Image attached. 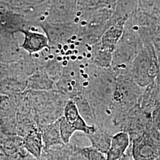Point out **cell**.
Wrapping results in <instances>:
<instances>
[{"label":"cell","instance_id":"ee69618b","mask_svg":"<svg viewBox=\"0 0 160 160\" xmlns=\"http://www.w3.org/2000/svg\"><path fill=\"white\" fill-rule=\"evenodd\" d=\"M67 42H68V43H71V39H68V41H67Z\"/></svg>","mask_w":160,"mask_h":160},{"label":"cell","instance_id":"484cf974","mask_svg":"<svg viewBox=\"0 0 160 160\" xmlns=\"http://www.w3.org/2000/svg\"><path fill=\"white\" fill-rule=\"evenodd\" d=\"M72 90H73V88H72V86H71L69 87L68 88V90L69 92H71V91H72Z\"/></svg>","mask_w":160,"mask_h":160},{"label":"cell","instance_id":"9c48e42d","mask_svg":"<svg viewBox=\"0 0 160 160\" xmlns=\"http://www.w3.org/2000/svg\"><path fill=\"white\" fill-rule=\"evenodd\" d=\"M87 160H106V155L91 147L76 148Z\"/></svg>","mask_w":160,"mask_h":160},{"label":"cell","instance_id":"cb8c5ba5","mask_svg":"<svg viewBox=\"0 0 160 160\" xmlns=\"http://www.w3.org/2000/svg\"><path fill=\"white\" fill-rule=\"evenodd\" d=\"M60 52H61V55H62L63 56H64V55H65V51H63V49H62V50H61V51H60Z\"/></svg>","mask_w":160,"mask_h":160},{"label":"cell","instance_id":"ab89813d","mask_svg":"<svg viewBox=\"0 0 160 160\" xmlns=\"http://www.w3.org/2000/svg\"><path fill=\"white\" fill-rule=\"evenodd\" d=\"M80 72L82 74L83 73H84V71H83V69H81V70H80Z\"/></svg>","mask_w":160,"mask_h":160},{"label":"cell","instance_id":"7c38bea8","mask_svg":"<svg viewBox=\"0 0 160 160\" xmlns=\"http://www.w3.org/2000/svg\"><path fill=\"white\" fill-rule=\"evenodd\" d=\"M68 160H87L86 158L78 152L76 149L71 151L69 155Z\"/></svg>","mask_w":160,"mask_h":160},{"label":"cell","instance_id":"ac0fdd59","mask_svg":"<svg viewBox=\"0 0 160 160\" xmlns=\"http://www.w3.org/2000/svg\"><path fill=\"white\" fill-rule=\"evenodd\" d=\"M62 48H63V46L61 45V44H59L58 45V49H59V51H61V50H62Z\"/></svg>","mask_w":160,"mask_h":160},{"label":"cell","instance_id":"f546056e","mask_svg":"<svg viewBox=\"0 0 160 160\" xmlns=\"http://www.w3.org/2000/svg\"><path fill=\"white\" fill-rule=\"evenodd\" d=\"M79 44H80V42H75L74 43L75 46H78V45H79Z\"/></svg>","mask_w":160,"mask_h":160},{"label":"cell","instance_id":"83f0119b","mask_svg":"<svg viewBox=\"0 0 160 160\" xmlns=\"http://www.w3.org/2000/svg\"><path fill=\"white\" fill-rule=\"evenodd\" d=\"M78 50H76V49H74V50H73V51H72V53H75V54H77L78 53Z\"/></svg>","mask_w":160,"mask_h":160},{"label":"cell","instance_id":"d4e9b609","mask_svg":"<svg viewBox=\"0 0 160 160\" xmlns=\"http://www.w3.org/2000/svg\"><path fill=\"white\" fill-rule=\"evenodd\" d=\"M48 58H49V59H53V58H54V56H53V55H49L48 56Z\"/></svg>","mask_w":160,"mask_h":160},{"label":"cell","instance_id":"7402d4cb","mask_svg":"<svg viewBox=\"0 0 160 160\" xmlns=\"http://www.w3.org/2000/svg\"><path fill=\"white\" fill-rule=\"evenodd\" d=\"M57 60L58 61H62V60H63V59H62V57H58Z\"/></svg>","mask_w":160,"mask_h":160},{"label":"cell","instance_id":"7a4b0ae2","mask_svg":"<svg viewBox=\"0 0 160 160\" xmlns=\"http://www.w3.org/2000/svg\"><path fill=\"white\" fill-rule=\"evenodd\" d=\"M65 119L72 126L75 131L82 132L86 135L97 131L94 126L88 125L81 116L76 104L72 100L68 101L64 108Z\"/></svg>","mask_w":160,"mask_h":160},{"label":"cell","instance_id":"52a82bcc","mask_svg":"<svg viewBox=\"0 0 160 160\" xmlns=\"http://www.w3.org/2000/svg\"><path fill=\"white\" fill-rule=\"evenodd\" d=\"M86 136L92 143V147L96 149L103 154H107L111 143L112 137L104 133L98 131Z\"/></svg>","mask_w":160,"mask_h":160},{"label":"cell","instance_id":"d590c367","mask_svg":"<svg viewBox=\"0 0 160 160\" xmlns=\"http://www.w3.org/2000/svg\"><path fill=\"white\" fill-rule=\"evenodd\" d=\"M62 59H63V61H65V60H67V57H66L65 55H64L63 57H62Z\"/></svg>","mask_w":160,"mask_h":160},{"label":"cell","instance_id":"ba28073f","mask_svg":"<svg viewBox=\"0 0 160 160\" xmlns=\"http://www.w3.org/2000/svg\"><path fill=\"white\" fill-rule=\"evenodd\" d=\"M58 123L59 133L61 140L64 145H67L69 143L71 138L76 131L66 121L63 116L58 119Z\"/></svg>","mask_w":160,"mask_h":160},{"label":"cell","instance_id":"1f68e13d","mask_svg":"<svg viewBox=\"0 0 160 160\" xmlns=\"http://www.w3.org/2000/svg\"><path fill=\"white\" fill-rule=\"evenodd\" d=\"M80 68L82 69L84 68V65H82V64H81V65H80Z\"/></svg>","mask_w":160,"mask_h":160},{"label":"cell","instance_id":"277c9868","mask_svg":"<svg viewBox=\"0 0 160 160\" xmlns=\"http://www.w3.org/2000/svg\"><path fill=\"white\" fill-rule=\"evenodd\" d=\"M21 32L24 35V40L21 46L30 54L40 51L43 48L50 49L48 38L44 34L25 30Z\"/></svg>","mask_w":160,"mask_h":160},{"label":"cell","instance_id":"74e56055","mask_svg":"<svg viewBox=\"0 0 160 160\" xmlns=\"http://www.w3.org/2000/svg\"><path fill=\"white\" fill-rule=\"evenodd\" d=\"M48 14H49V12H45V16L46 17V16H48Z\"/></svg>","mask_w":160,"mask_h":160},{"label":"cell","instance_id":"2e32d148","mask_svg":"<svg viewBox=\"0 0 160 160\" xmlns=\"http://www.w3.org/2000/svg\"><path fill=\"white\" fill-rule=\"evenodd\" d=\"M68 45H63V48H62V49H63L64 51H68Z\"/></svg>","mask_w":160,"mask_h":160},{"label":"cell","instance_id":"f35d334b","mask_svg":"<svg viewBox=\"0 0 160 160\" xmlns=\"http://www.w3.org/2000/svg\"><path fill=\"white\" fill-rule=\"evenodd\" d=\"M87 58H90L92 57V55H91L90 53H88V54L87 55Z\"/></svg>","mask_w":160,"mask_h":160},{"label":"cell","instance_id":"9a60e30c","mask_svg":"<svg viewBox=\"0 0 160 160\" xmlns=\"http://www.w3.org/2000/svg\"><path fill=\"white\" fill-rule=\"evenodd\" d=\"M72 50H68V51H67L65 52V55L66 57H67V56H69V55H72Z\"/></svg>","mask_w":160,"mask_h":160},{"label":"cell","instance_id":"f5cc1de1","mask_svg":"<svg viewBox=\"0 0 160 160\" xmlns=\"http://www.w3.org/2000/svg\"></svg>","mask_w":160,"mask_h":160},{"label":"cell","instance_id":"7bdbcfd3","mask_svg":"<svg viewBox=\"0 0 160 160\" xmlns=\"http://www.w3.org/2000/svg\"><path fill=\"white\" fill-rule=\"evenodd\" d=\"M49 59V58H48V57H46L45 58V60L46 61H48Z\"/></svg>","mask_w":160,"mask_h":160},{"label":"cell","instance_id":"8fae6325","mask_svg":"<svg viewBox=\"0 0 160 160\" xmlns=\"http://www.w3.org/2000/svg\"><path fill=\"white\" fill-rule=\"evenodd\" d=\"M152 118L155 128L160 133V108L155 110Z\"/></svg>","mask_w":160,"mask_h":160},{"label":"cell","instance_id":"f907efd6","mask_svg":"<svg viewBox=\"0 0 160 160\" xmlns=\"http://www.w3.org/2000/svg\"><path fill=\"white\" fill-rule=\"evenodd\" d=\"M86 24V22H82V25H83V24Z\"/></svg>","mask_w":160,"mask_h":160},{"label":"cell","instance_id":"6da1fadb","mask_svg":"<svg viewBox=\"0 0 160 160\" xmlns=\"http://www.w3.org/2000/svg\"><path fill=\"white\" fill-rule=\"evenodd\" d=\"M132 156L133 160H156L160 157V149L153 138L142 136L133 141Z\"/></svg>","mask_w":160,"mask_h":160},{"label":"cell","instance_id":"7dc6e473","mask_svg":"<svg viewBox=\"0 0 160 160\" xmlns=\"http://www.w3.org/2000/svg\"><path fill=\"white\" fill-rule=\"evenodd\" d=\"M45 50H46V52H49V49H48V48H45Z\"/></svg>","mask_w":160,"mask_h":160},{"label":"cell","instance_id":"e0dca14e","mask_svg":"<svg viewBox=\"0 0 160 160\" xmlns=\"http://www.w3.org/2000/svg\"><path fill=\"white\" fill-rule=\"evenodd\" d=\"M70 59H71V60H72V61H75V60H76L77 59V57L76 56V55H71V57H70Z\"/></svg>","mask_w":160,"mask_h":160},{"label":"cell","instance_id":"3957f363","mask_svg":"<svg viewBox=\"0 0 160 160\" xmlns=\"http://www.w3.org/2000/svg\"><path fill=\"white\" fill-rule=\"evenodd\" d=\"M130 145V138L125 132H120L112 137L106 160H119L125 155Z\"/></svg>","mask_w":160,"mask_h":160},{"label":"cell","instance_id":"816d5d0a","mask_svg":"<svg viewBox=\"0 0 160 160\" xmlns=\"http://www.w3.org/2000/svg\"><path fill=\"white\" fill-rule=\"evenodd\" d=\"M87 65H87V63H86V67H87Z\"/></svg>","mask_w":160,"mask_h":160},{"label":"cell","instance_id":"60d3db41","mask_svg":"<svg viewBox=\"0 0 160 160\" xmlns=\"http://www.w3.org/2000/svg\"><path fill=\"white\" fill-rule=\"evenodd\" d=\"M69 59H70V57H69V56H67V61H68Z\"/></svg>","mask_w":160,"mask_h":160},{"label":"cell","instance_id":"4316f807","mask_svg":"<svg viewBox=\"0 0 160 160\" xmlns=\"http://www.w3.org/2000/svg\"><path fill=\"white\" fill-rule=\"evenodd\" d=\"M71 84L72 86H75V81H72L71 82Z\"/></svg>","mask_w":160,"mask_h":160},{"label":"cell","instance_id":"44dd1931","mask_svg":"<svg viewBox=\"0 0 160 160\" xmlns=\"http://www.w3.org/2000/svg\"><path fill=\"white\" fill-rule=\"evenodd\" d=\"M70 49L71 50H74L75 49V45H72V44H71L70 45Z\"/></svg>","mask_w":160,"mask_h":160},{"label":"cell","instance_id":"c3c4849f","mask_svg":"<svg viewBox=\"0 0 160 160\" xmlns=\"http://www.w3.org/2000/svg\"><path fill=\"white\" fill-rule=\"evenodd\" d=\"M83 56H84V57H86V53H83Z\"/></svg>","mask_w":160,"mask_h":160},{"label":"cell","instance_id":"b9f144b4","mask_svg":"<svg viewBox=\"0 0 160 160\" xmlns=\"http://www.w3.org/2000/svg\"><path fill=\"white\" fill-rule=\"evenodd\" d=\"M88 51H91L92 50V48L90 46H88Z\"/></svg>","mask_w":160,"mask_h":160},{"label":"cell","instance_id":"4fadbf2b","mask_svg":"<svg viewBox=\"0 0 160 160\" xmlns=\"http://www.w3.org/2000/svg\"><path fill=\"white\" fill-rule=\"evenodd\" d=\"M7 160H24V158L19 153H16L15 154L8 157Z\"/></svg>","mask_w":160,"mask_h":160},{"label":"cell","instance_id":"4dcf8cb0","mask_svg":"<svg viewBox=\"0 0 160 160\" xmlns=\"http://www.w3.org/2000/svg\"><path fill=\"white\" fill-rule=\"evenodd\" d=\"M34 57L36 58H39V54H38V53H36L34 54Z\"/></svg>","mask_w":160,"mask_h":160},{"label":"cell","instance_id":"30bf717a","mask_svg":"<svg viewBox=\"0 0 160 160\" xmlns=\"http://www.w3.org/2000/svg\"><path fill=\"white\" fill-rule=\"evenodd\" d=\"M1 147L7 157H10L18 152L17 146L14 142V139L7 140Z\"/></svg>","mask_w":160,"mask_h":160},{"label":"cell","instance_id":"ffe728a7","mask_svg":"<svg viewBox=\"0 0 160 160\" xmlns=\"http://www.w3.org/2000/svg\"><path fill=\"white\" fill-rule=\"evenodd\" d=\"M67 64H68V61H67V60L63 61V62H62V65L63 66H66V65H67Z\"/></svg>","mask_w":160,"mask_h":160},{"label":"cell","instance_id":"8992f818","mask_svg":"<svg viewBox=\"0 0 160 160\" xmlns=\"http://www.w3.org/2000/svg\"><path fill=\"white\" fill-rule=\"evenodd\" d=\"M24 146L30 155L39 160L43 150L42 133L36 130L30 132L24 139Z\"/></svg>","mask_w":160,"mask_h":160},{"label":"cell","instance_id":"d6a6232c","mask_svg":"<svg viewBox=\"0 0 160 160\" xmlns=\"http://www.w3.org/2000/svg\"><path fill=\"white\" fill-rule=\"evenodd\" d=\"M81 14V12H77V17H80Z\"/></svg>","mask_w":160,"mask_h":160},{"label":"cell","instance_id":"5bb4252c","mask_svg":"<svg viewBox=\"0 0 160 160\" xmlns=\"http://www.w3.org/2000/svg\"><path fill=\"white\" fill-rule=\"evenodd\" d=\"M7 158L8 157L5 154L1 147H0V160H7Z\"/></svg>","mask_w":160,"mask_h":160},{"label":"cell","instance_id":"836d02e7","mask_svg":"<svg viewBox=\"0 0 160 160\" xmlns=\"http://www.w3.org/2000/svg\"><path fill=\"white\" fill-rule=\"evenodd\" d=\"M88 84V82H85L83 83V86H87Z\"/></svg>","mask_w":160,"mask_h":160},{"label":"cell","instance_id":"5b68a950","mask_svg":"<svg viewBox=\"0 0 160 160\" xmlns=\"http://www.w3.org/2000/svg\"><path fill=\"white\" fill-rule=\"evenodd\" d=\"M41 133L44 146L43 151L64 145L60 137L58 120L45 126Z\"/></svg>","mask_w":160,"mask_h":160},{"label":"cell","instance_id":"603a6c76","mask_svg":"<svg viewBox=\"0 0 160 160\" xmlns=\"http://www.w3.org/2000/svg\"><path fill=\"white\" fill-rule=\"evenodd\" d=\"M78 21H79V18L78 17H76L74 20L75 23H78Z\"/></svg>","mask_w":160,"mask_h":160},{"label":"cell","instance_id":"bcb514c9","mask_svg":"<svg viewBox=\"0 0 160 160\" xmlns=\"http://www.w3.org/2000/svg\"><path fill=\"white\" fill-rule=\"evenodd\" d=\"M68 86L69 87V86H71V82H69V83H68Z\"/></svg>","mask_w":160,"mask_h":160},{"label":"cell","instance_id":"8d00e7d4","mask_svg":"<svg viewBox=\"0 0 160 160\" xmlns=\"http://www.w3.org/2000/svg\"><path fill=\"white\" fill-rule=\"evenodd\" d=\"M74 75H75L74 72H73V71H72V72H71V76H72V77H73V76H74Z\"/></svg>","mask_w":160,"mask_h":160},{"label":"cell","instance_id":"f6af8a7d","mask_svg":"<svg viewBox=\"0 0 160 160\" xmlns=\"http://www.w3.org/2000/svg\"><path fill=\"white\" fill-rule=\"evenodd\" d=\"M56 52L57 53H59V52H60V51H59V49H57V50H56V52Z\"/></svg>","mask_w":160,"mask_h":160},{"label":"cell","instance_id":"681fc988","mask_svg":"<svg viewBox=\"0 0 160 160\" xmlns=\"http://www.w3.org/2000/svg\"><path fill=\"white\" fill-rule=\"evenodd\" d=\"M78 41H79V42H81V41H82V39H81V38H80V39H78Z\"/></svg>","mask_w":160,"mask_h":160},{"label":"cell","instance_id":"f1b7e54d","mask_svg":"<svg viewBox=\"0 0 160 160\" xmlns=\"http://www.w3.org/2000/svg\"><path fill=\"white\" fill-rule=\"evenodd\" d=\"M45 19V16H43L40 17V20H42V21H43Z\"/></svg>","mask_w":160,"mask_h":160},{"label":"cell","instance_id":"e575fe53","mask_svg":"<svg viewBox=\"0 0 160 160\" xmlns=\"http://www.w3.org/2000/svg\"><path fill=\"white\" fill-rule=\"evenodd\" d=\"M77 59H79V60H81V59H82V56H79L78 57H77Z\"/></svg>","mask_w":160,"mask_h":160},{"label":"cell","instance_id":"d6986e66","mask_svg":"<svg viewBox=\"0 0 160 160\" xmlns=\"http://www.w3.org/2000/svg\"><path fill=\"white\" fill-rule=\"evenodd\" d=\"M71 39L72 41H75V40L77 39V36L76 35H74V36H72V37L71 38Z\"/></svg>","mask_w":160,"mask_h":160}]
</instances>
